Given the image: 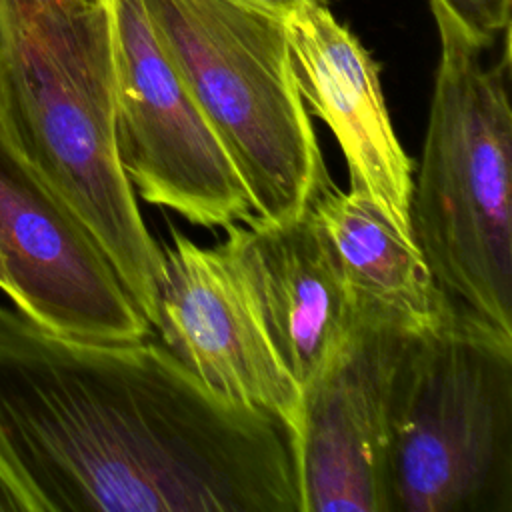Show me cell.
<instances>
[{"mask_svg": "<svg viewBox=\"0 0 512 512\" xmlns=\"http://www.w3.org/2000/svg\"><path fill=\"white\" fill-rule=\"evenodd\" d=\"M0 430L44 512H302L288 430L146 338L74 340L0 306Z\"/></svg>", "mask_w": 512, "mask_h": 512, "instance_id": "6da1fadb", "label": "cell"}, {"mask_svg": "<svg viewBox=\"0 0 512 512\" xmlns=\"http://www.w3.org/2000/svg\"><path fill=\"white\" fill-rule=\"evenodd\" d=\"M0 132L96 238L152 326L162 246L116 148L110 0H0Z\"/></svg>", "mask_w": 512, "mask_h": 512, "instance_id": "7a4b0ae2", "label": "cell"}, {"mask_svg": "<svg viewBox=\"0 0 512 512\" xmlns=\"http://www.w3.org/2000/svg\"><path fill=\"white\" fill-rule=\"evenodd\" d=\"M432 14L440 60L410 232L444 296L512 334L510 28L480 42Z\"/></svg>", "mask_w": 512, "mask_h": 512, "instance_id": "3957f363", "label": "cell"}, {"mask_svg": "<svg viewBox=\"0 0 512 512\" xmlns=\"http://www.w3.org/2000/svg\"><path fill=\"white\" fill-rule=\"evenodd\" d=\"M388 512L512 510V334L454 308L412 332L386 442Z\"/></svg>", "mask_w": 512, "mask_h": 512, "instance_id": "277c9868", "label": "cell"}, {"mask_svg": "<svg viewBox=\"0 0 512 512\" xmlns=\"http://www.w3.org/2000/svg\"><path fill=\"white\" fill-rule=\"evenodd\" d=\"M154 32L236 166L252 216L290 220L330 182L286 20L232 0H144Z\"/></svg>", "mask_w": 512, "mask_h": 512, "instance_id": "5b68a950", "label": "cell"}, {"mask_svg": "<svg viewBox=\"0 0 512 512\" xmlns=\"http://www.w3.org/2000/svg\"><path fill=\"white\" fill-rule=\"evenodd\" d=\"M116 148L146 202L202 228L252 216L226 148L162 48L144 0H110Z\"/></svg>", "mask_w": 512, "mask_h": 512, "instance_id": "8992f818", "label": "cell"}, {"mask_svg": "<svg viewBox=\"0 0 512 512\" xmlns=\"http://www.w3.org/2000/svg\"><path fill=\"white\" fill-rule=\"evenodd\" d=\"M0 258L18 312L84 342H140L152 326L68 204L0 132Z\"/></svg>", "mask_w": 512, "mask_h": 512, "instance_id": "52a82bcc", "label": "cell"}, {"mask_svg": "<svg viewBox=\"0 0 512 512\" xmlns=\"http://www.w3.org/2000/svg\"><path fill=\"white\" fill-rule=\"evenodd\" d=\"M152 328L160 344L218 398L278 420L296 440L302 392L272 346L256 304L220 244L172 228Z\"/></svg>", "mask_w": 512, "mask_h": 512, "instance_id": "ba28073f", "label": "cell"}, {"mask_svg": "<svg viewBox=\"0 0 512 512\" xmlns=\"http://www.w3.org/2000/svg\"><path fill=\"white\" fill-rule=\"evenodd\" d=\"M410 334L360 312L348 338L302 388L294 450L302 512H388V410Z\"/></svg>", "mask_w": 512, "mask_h": 512, "instance_id": "9c48e42d", "label": "cell"}, {"mask_svg": "<svg viewBox=\"0 0 512 512\" xmlns=\"http://www.w3.org/2000/svg\"><path fill=\"white\" fill-rule=\"evenodd\" d=\"M224 230L220 246L302 392L348 338L360 314L334 252L310 208L278 222L250 216Z\"/></svg>", "mask_w": 512, "mask_h": 512, "instance_id": "30bf717a", "label": "cell"}, {"mask_svg": "<svg viewBox=\"0 0 512 512\" xmlns=\"http://www.w3.org/2000/svg\"><path fill=\"white\" fill-rule=\"evenodd\" d=\"M286 30L302 100L334 134L350 190L370 196L412 234V160L394 132L378 64L326 6L292 14Z\"/></svg>", "mask_w": 512, "mask_h": 512, "instance_id": "8fae6325", "label": "cell"}, {"mask_svg": "<svg viewBox=\"0 0 512 512\" xmlns=\"http://www.w3.org/2000/svg\"><path fill=\"white\" fill-rule=\"evenodd\" d=\"M310 210L360 312L422 332L456 308L438 288L412 234L370 196L340 192L328 182Z\"/></svg>", "mask_w": 512, "mask_h": 512, "instance_id": "7c38bea8", "label": "cell"}, {"mask_svg": "<svg viewBox=\"0 0 512 512\" xmlns=\"http://www.w3.org/2000/svg\"><path fill=\"white\" fill-rule=\"evenodd\" d=\"M432 12L452 18L468 36L486 42L510 28L512 0H430Z\"/></svg>", "mask_w": 512, "mask_h": 512, "instance_id": "4fadbf2b", "label": "cell"}, {"mask_svg": "<svg viewBox=\"0 0 512 512\" xmlns=\"http://www.w3.org/2000/svg\"><path fill=\"white\" fill-rule=\"evenodd\" d=\"M0 512H44L42 500L0 430Z\"/></svg>", "mask_w": 512, "mask_h": 512, "instance_id": "5bb4252c", "label": "cell"}, {"mask_svg": "<svg viewBox=\"0 0 512 512\" xmlns=\"http://www.w3.org/2000/svg\"><path fill=\"white\" fill-rule=\"evenodd\" d=\"M256 10H262L266 14H272L276 18L288 20L292 14L310 8V6H326L328 0H232Z\"/></svg>", "mask_w": 512, "mask_h": 512, "instance_id": "9a60e30c", "label": "cell"}, {"mask_svg": "<svg viewBox=\"0 0 512 512\" xmlns=\"http://www.w3.org/2000/svg\"><path fill=\"white\" fill-rule=\"evenodd\" d=\"M0 290L10 298V282H8V276H6V270H4L2 258H0Z\"/></svg>", "mask_w": 512, "mask_h": 512, "instance_id": "2e32d148", "label": "cell"}, {"mask_svg": "<svg viewBox=\"0 0 512 512\" xmlns=\"http://www.w3.org/2000/svg\"><path fill=\"white\" fill-rule=\"evenodd\" d=\"M0 64H2V18H0Z\"/></svg>", "mask_w": 512, "mask_h": 512, "instance_id": "e0dca14e", "label": "cell"}]
</instances>
